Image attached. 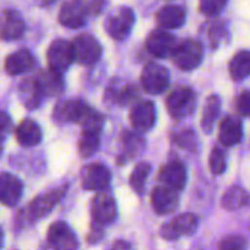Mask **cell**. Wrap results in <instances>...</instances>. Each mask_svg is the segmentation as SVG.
I'll return each instance as SVG.
<instances>
[{
    "label": "cell",
    "instance_id": "1",
    "mask_svg": "<svg viewBox=\"0 0 250 250\" xmlns=\"http://www.w3.org/2000/svg\"><path fill=\"white\" fill-rule=\"evenodd\" d=\"M167 107L172 118L183 119L190 116L196 107V94L191 88H175L167 99Z\"/></svg>",
    "mask_w": 250,
    "mask_h": 250
},
{
    "label": "cell",
    "instance_id": "2",
    "mask_svg": "<svg viewBox=\"0 0 250 250\" xmlns=\"http://www.w3.org/2000/svg\"><path fill=\"white\" fill-rule=\"evenodd\" d=\"M174 63L183 71L196 69L203 59V47L196 40H184L183 43L177 44L174 53Z\"/></svg>",
    "mask_w": 250,
    "mask_h": 250
},
{
    "label": "cell",
    "instance_id": "3",
    "mask_svg": "<svg viewBox=\"0 0 250 250\" xmlns=\"http://www.w3.org/2000/svg\"><path fill=\"white\" fill-rule=\"evenodd\" d=\"M142 87L150 94H161L169 87V72L159 63H147L140 78Z\"/></svg>",
    "mask_w": 250,
    "mask_h": 250
},
{
    "label": "cell",
    "instance_id": "4",
    "mask_svg": "<svg viewBox=\"0 0 250 250\" xmlns=\"http://www.w3.org/2000/svg\"><path fill=\"white\" fill-rule=\"evenodd\" d=\"M47 61H49V68L63 74L75 61L74 58V49L72 43L58 39L55 40L47 50Z\"/></svg>",
    "mask_w": 250,
    "mask_h": 250
},
{
    "label": "cell",
    "instance_id": "5",
    "mask_svg": "<svg viewBox=\"0 0 250 250\" xmlns=\"http://www.w3.org/2000/svg\"><path fill=\"white\" fill-rule=\"evenodd\" d=\"M72 49L75 61L81 65H93L102 56L100 43L90 34L78 36L72 43Z\"/></svg>",
    "mask_w": 250,
    "mask_h": 250
},
{
    "label": "cell",
    "instance_id": "6",
    "mask_svg": "<svg viewBox=\"0 0 250 250\" xmlns=\"http://www.w3.org/2000/svg\"><path fill=\"white\" fill-rule=\"evenodd\" d=\"M47 241L53 250H77L78 240L66 222H53L47 231Z\"/></svg>",
    "mask_w": 250,
    "mask_h": 250
},
{
    "label": "cell",
    "instance_id": "7",
    "mask_svg": "<svg viewBox=\"0 0 250 250\" xmlns=\"http://www.w3.org/2000/svg\"><path fill=\"white\" fill-rule=\"evenodd\" d=\"M134 12L130 8H119L106 21V33L115 40H124L133 28Z\"/></svg>",
    "mask_w": 250,
    "mask_h": 250
},
{
    "label": "cell",
    "instance_id": "8",
    "mask_svg": "<svg viewBox=\"0 0 250 250\" xmlns=\"http://www.w3.org/2000/svg\"><path fill=\"white\" fill-rule=\"evenodd\" d=\"M199 221L193 213H183L174 218L171 222L165 224L161 229V235L165 240H177L184 235H190L197 229Z\"/></svg>",
    "mask_w": 250,
    "mask_h": 250
},
{
    "label": "cell",
    "instance_id": "9",
    "mask_svg": "<svg viewBox=\"0 0 250 250\" xmlns=\"http://www.w3.org/2000/svg\"><path fill=\"white\" fill-rule=\"evenodd\" d=\"M118 215L116 203L112 196L106 193H99L91 202V219L96 225H106L113 222Z\"/></svg>",
    "mask_w": 250,
    "mask_h": 250
},
{
    "label": "cell",
    "instance_id": "10",
    "mask_svg": "<svg viewBox=\"0 0 250 250\" xmlns=\"http://www.w3.org/2000/svg\"><path fill=\"white\" fill-rule=\"evenodd\" d=\"M88 11L81 0H68L61 8L59 22L68 28H80L85 24Z\"/></svg>",
    "mask_w": 250,
    "mask_h": 250
},
{
    "label": "cell",
    "instance_id": "11",
    "mask_svg": "<svg viewBox=\"0 0 250 250\" xmlns=\"http://www.w3.org/2000/svg\"><path fill=\"white\" fill-rule=\"evenodd\" d=\"M25 31V22L17 11L0 12V40L12 42L18 40Z\"/></svg>",
    "mask_w": 250,
    "mask_h": 250
},
{
    "label": "cell",
    "instance_id": "12",
    "mask_svg": "<svg viewBox=\"0 0 250 250\" xmlns=\"http://www.w3.org/2000/svg\"><path fill=\"white\" fill-rule=\"evenodd\" d=\"M130 121H131V125L136 131H139V133L149 131L156 122L155 104L149 100H143V102L137 103L130 113Z\"/></svg>",
    "mask_w": 250,
    "mask_h": 250
},
{
    "label": "cell",
    "instance_id": "13",
    "mask_svg": "<svg viewBox=\"0 0 250 250\" xmlns=\"http://www.w3.org/2000/svg\"><path fill=\"white\" fill-rule=\"evenodd\" d=\"M88 106L81 100H61L53 109V118L58 122H77L80 124L88 112Z\"/></svg>",
    "mask_w": 250,
    "mask_h": 250
},
{
    "label": "cell",
    "instance_id": "14",
    "mask_svg": "<svg viewBox=\"0 0 250 250\" xmlns=\"http://www.w3.org/2000/svg\"><path fill=\"white\" fill-rule=\"evenodd\" d=\"M146 46H147V50L153 56L164 59V58L172 56V53L177 47V42L172 34H169L164 30H156L149 34Z\"/></svg>",
    "mask_w": 250,
    "mask_h": 250
},
{
    "label": "cell",
    "instance_id": "15",
    "mask_svg": "<svg viewBox=\"0 0 250 250\" xmlns=\"http://www.w3.org/2000/svg\"><path fill=\"white\" fill-rule=\"evenodd\" d=\"M110 183V172L102 164H91L83 171V187L88 191H102Z\"/></svg>",
    "mask_w": 250,
    "mask_h": 250
},
{
    "label": "cell",
    "instance_id": "16",
    "mask_svg": "<svg viewBox=\"0 0 250 250\" xmlns=\"http://www.w3.org/2000/svg\"><path fill=\"white\" fill-rule=\"evenodd\" d=\"M65 190L66 187H62V188H55L52 191H47L39 197H36L30 206H28V213L33 219H39V218H43L46 216L49 212L53 210V208L61 202V199L63 197L65 194Z\"/></svg>",
    "mask_w": 250,
    "mask_h": 250
},
{
    "label": "cell",
    "instance_id": "17",
    "mask_svg": "<svg viewBox=\"0 0 250 250\" xmlns=\"http://www.w3.org/2000/svg\"><path fill=\"white\" fill-rule=\"evenodd\" d=\"M22 183L18 177L9 172L0 174V203L15 206L22 196Z\"/></svg>",
    "mask_w": 250,
    "mask_h": 250
},
{
    "label": "cell",
    "instance_id": "18",
    "mask_svg": "<svg viewBox=\"0 0 250 250\" xmlns=\"http://www.w3.org/2000/svg\"><path fill=\"white\" fill-rule=\"evenodd\" d=\"M152 206L158 215H168L178 206V191L168 186H158L152 193Z\"/></svg>",
    "mask_w": 250,
    "mask_h": 250
},
{
    "label": "cell",
    "instance_id": "19",
    "mask_svg": "<svg viewBox=\"0 0 250 250\" xmlns=\"http://www.w3.org/2000/svg\"><path fill=\"white\" fill-rule=\"evenodd\" d=\"M159 180H161L165 186H168V187H171V188L180 191V190L184 188V186H186V183H187V171H186V167H184L181 162H178V161L168 162V164L161 169V172H159Z\"/></svg>",
    "mask_w": 250,
    "mask_h": 250
},
{
    "label": "cell",
    "instance_id": "20",
    "mask_svg": "<svg viewBox=\"0 0 250 250\" xmlns=\"http://www.w3.org/2000/svg\"><path fill=\"white\" fill-rule=\"evenodd\" d=\"M243 127L240 119L234 116H225L219 124V142L225 147L235 146L241 142Z\"/></svg>",
    "mask_w": 250,
    "mask_h": 250
},
{
    "label": "cell",
    "instance_id": "21",
    "mask_svg": "<svg viewBox=\"0 0 250 250\" xmlns=\"http://www.w3.org/2000/svg\"><path fill=\"white\" fill-rule=\"evenodd\" d=\"M36 66V59L31 52L22 49L6 58L5 69L9 75H21L30 72Z\"/></svg>",
    "mask_w": 250,
    "mask_h": 250
},
{
    "label": "cell",
    "instance_id": "22",
    "mask_svg": "<svg viewBox=\"0 0 250 250\" xmlns=\"http://www.w3.org/2000/svg\"><path fill=\"white\" fill-rule=\"evenodd\" d=\"M15 136H17L18 143L21 146H25V147L37 146L42 142V139H43L40 125L36 121H33V119L21 121V124L17 127Z\"/></svg>",
    "mask_w": 250,
    "mask_h": 250
},
{
    "label": "cell",
    "instance_id": "23",
    "mask_svg": "<svg viewBox=\"0 0 250 250\" xmlns=\"http://www.w3.org/2000/svg\"><path fill=\"white\" fill-rule=\"evenodd\" d=\"M43 96H59L63 91V77L61 72H56L53 69H47L40 72L37 77H34Z\"/></svg>",
    "mask_w": 250,
    "mask_h": 250
},
{
    "label": "cell",
    "instance_id": "24",
    "mask_svg": "<svg viewBox=\"0 0 250 250\" xmlns=\"http://www.w3.org/2000/svg\"><path fill=\"white\" fill-rule=\"evenodd\" d=\"M156 21L165 30L180 28L186 22V11L177 5L164 6L156 15Z\"/></svg>",
    "mask_w": 250,
    "mask_h": 250
},
{
    "label": "cell",
    "instance_id": "25",
    "mask_svg": "<svg viewBox=\"0 0 250 250\" xmlns=\"http://www.w3.org/2000/svg\"><path fill=\"white\" fill-rule=\"evenodd\" d=\"M43 93L36 81V78H27L21 83L20 85V99L22 102V104L28 109H34L42 103L43 99Z\"/></svg>",
    "mask_w": 250,
    "mask_h": 250
},
{
    "label": "cell",
    "instance_id": "26",
    "mask_svg": "<svg viewBox=\"0 0 250 250\" xmlns=\"http://www.w3.org/2000/svg\"><path fill=\"white\" fill-rule=\"evenodd\" d=\"M219 110H221V99L216 94L209 96L205 103L203 113H202V128L206 134L212 133L213 125L219 115Z\"/></svg>",
    "mask_w": 250,
    "mask_h": 250
},
{
    "label": "cell",
    "instance_id": "27",
    "mask_svg": "<svg viewBox=\"0 0 250 250\" xmlns=\"http://www.w3.org/2000/svg\"><path fill=\"white\" fill-rule=\"evenodd\" d=\"M229 77L234 81H241L250 75V50L238 52L229 62Z\"/></svg>",
    "mask_w": 250,
    "mask_h": 250
},
{
    "label": "cell",
    "instance_id": "28",
    "mask_svg": "<svg viewBox=\"0 0 250 250\" xmlns=\"http://www.w3.org/2000/svg\"><path fill=\"white\" fill-rule=\"evenodd\" d=\"M249 203V196L247 193L240 188V187H229L222 197V206L225 209L234 210L238 208H243Z\"/></svg>",
    "mask_w": 250,
    "mask_h": 250
},
{
    "label": "cell",
    "instance_id": "29",
    "mask_svg": "<svg viewBox=\"0 0 250 250\" xmlns=\"http://www.w3.org/2000/svg\"><path fill=\"white\" fill-rule=\"evenodd\" d=\"M100 143V134L97 133H90V131H83L80 142H78V152L83 158H90L93 156Z\"/></svg>",
    "mask_w": 250,
    "mask_h": 250
},
{
    "label": "cell",
    "instance_id": "30",
    "mask_svg": "<svg viewBox=\"0 0 250 250\" xmlns=\"http://www.w3.org/2000/svg\"><path fill=\"white\" fill-rule=\"evenodd\" d=\"M149 174H150V165L146 162H140L134 168V171L130 177V184L136 193L142 194L145 191V186H146V180H147Z\"/></svg>",
    "mask_w": 250,
    "mask_h": 250
},
{
    "label": "cell",
    "instance_id": "31",
    "mask_svg": "<svg viewBox=\"0 0 250 250\" xmlns=\"http://www.w3.org/2000/svg\"><path fill=\"white\" fill-rule=\"evenodd\" d=\"M209 168H210V172L215 175H221L227 169V159H225L224 152L219 147L212 149L210 156H209Z\"/></svg>",
    "mask_w": 250,
    "mask_h": 250
},
{
    "label": "cell",
    "instance_id": "32",
    "mask_svg": "<svg viewBox=\"0 0 250 250\" xmlns=\"http://www.w3.org/2000/svg\"><path fill=\"white\" fill-rule=\"evenodd\" d=\"M228 0H200V12L206 17H215L222 12Z\"/></svg>",
    "mask_w": 250,
    "mask_h": 250
},
{
    "label": "cell",
    "instance_id": "33",
    "mask_svg": "<svg viewBox=\"0 0 250 250\" xmlns=\"http://www.w3.org/2000/svg\"><path fill=\"white\" fill-rule=\"evenodd\" d=\"M218 250H247V243L240 235H229L219 243Z\"/></svg>",
    "mask_w": 250,
    "mask_h": 250
},
{
    "label": "cell",
    "instance_id": "34",
    "mask_svg": "<svg viewBox=\"0 0 250 250\" xmlns=\"http://www.w3.org/2000/svg\"><path fill=\"white\" fill-rule=\"evenodd\" d=\"M122 143H124V152H125V156H134L136 152L139 150L140 147V143L142 140L136 136V134H130V133H125L124 137H122Z\"/></svg>",
    "mask_w": 250,
    "mask_h": 250
},
{
    "label": "cell",
    "instance_id": "35",
    "mask_svg": "<svg viewBox=\"0 0 250 250\" xmlns=\"http://www.w3.org/2000/svg\"><path fill=\"white\" fill-rule=\"evenodd\" d=\"M235 109L241 116H250V91H243L235 102Z\"/></svg>",
    "mask_w": 250,
    "mask_h": 250
},
{
    "label": "cell",
    "instance_id": "36",
    "mask_svg": "<svg viewBox=\"0 0 250 250\" xmlns=\"http://www.w3.org/2000/svg\"><path fill=\"white\" fill-rule=\"evenodd\" d=\"M175 143L184 149H188V150H194L196 149V143H197V139L194 137V134L191 131H186L180 136L175 137Z\"/></svg>",
    "mask_w": 250,
    "mask_h": 250
},
{
    "label": "cell",
    "instance_id": "37",
    "mask_svg": "<svg viewBox=\"0 0 250 250\" xmlns=\"http://www.w3.org/2000/svg\"><path fill=\"white\" fill-rule=\"evenodd\" d=\"M12 130V122L6 112L0 110V142H3Z\"/></svg>",
    "mask_w": 250,
    "mask_h": 250
},
{
    "label": "cell",
    "instance_id": "38",
    "mask_svg": "<svg viewBox=\"0 0 250 250\" xmlns=\"http://www.w3.org/2000/svg\"><path fill=\"white\" fill-rule=\"evenodd\" d=\"M85 6H87V11L91 15H97L103 8V0H90L88 5H85Z\"/></svg>",
    "mask_w": 250,
    "mask_h": 250
},
{
    "label": "cell",
    "instance_id": "39",
    "mask_svg": "<svg viewBox=\"0 0 250 250\" xmlns=\"http://www.w3.org/2000/svg\"><path fill=\"white\" fill-rule=\"evenodd\" d=\"M112 250H130V244L125 241H116Z\"/></svg>",
    "mask_w": 250,
    "mask_h": 250
},
{
    "label": "cell",
    "instance_id": "40",
    "mask_svg": "<svg viewBox=\"0 0 250 250\" xmlns=\"http://www.w3.org/2000/svg\"><path fill=\"white\" fill-rule=\"evenodd\" d=\"M37 2V5L39 6H42V8H46V6H50V5H53L55 2H58V0H36Z\"/></svg>",
    "mask_w": 250,
    "mask_h": 250
},
{
    "label": "cell",
    "instance_id": "41",
    "mask_svg": "<svg viewBox=\"0 0 250 250\" xmlns=\"http://www.w3.org/2000/svg\"><path fill=\"white\" fill-rule=\"evenodd\" d=\"M3 238H5V234H3V229L0 228V249H2V246H3Z\"/></svg>",
    "mask_w": 250,
    "mask_h": 250
},
{
    "label": "cell",
    "instance_id": "42",
    "mask_svg": "<svg viewBox=\"0 0 250 250\" xmlns=\"http://www.w3.org/2000/svg\"><path fill=\"white\" fill-rule=\"evenodd\" d=\"M2 149H3V147H2V142H0V153H2Z\"/></svg>",
    "mask_w": 250,
    "mask_h": 250
}]
</instances>
